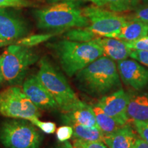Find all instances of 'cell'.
Returning <instances> with one entry per match:
<instances>
[{"mask_svg": "<svg viewBox=\"0 0 148 148\" xmlns=\"http://www.w3.org/2000/svg\"><path fill=\"white\" fill-rule=\"evenodd\" d=\"M79 90L101 97L121 88L117 66L113 60L101 56L75 74Z\"/></svg>", "mask_w": 148, "mask_h": 148, "instance_id": "1", "label": "cell"}, {"mask_svg": "<svg viewBox=\"0 0 148 148\" xmlns=\"http://www.w3.org/2000/svg\"><path fill=\"white\" fill-rule=\"evenodd\" d=\"M97 6L115 12L135 10L140 0H90Z\"/></svg>", "mask_w": 148, "mask_h": 148, "instance_id": "19", "label": "cell"}, {"mask_svg": "<svg viewBox=\"0 0 148 148\" xmlns=\"http://www.w3.org/2000/svg\"><path fill=\"white\" fill-rule=\"evenodd\" d=\"M36 76L62 112L71 110L81 101L64 75L46 58L40 59Z\"/></svg>", "mask_w": 148, "mask_h": 148, "instance_id": "4", "label": "cell"}, {"mask_svg": "<svg viewBox=\"0 0 148 148\" xmlns=\"http://www.w3.org/2000/svg\"><path fill=\"white\" fill-rule=\"evenodd\" d=\"M135 130L139 135L140 138L148 143V123L143 121H133Z\"/></svg>", "mask_w": 148, "mask_h": 148, "instance_id": "28", "label": "cell"}, {"mask_svg": "<svg viewBox=\"0 0 148 148\" xmlns=\"http://www.w3.org/2000/svg\"><path fill=\"white\" fill-rule=\"evenodd\" d=\"M52 47L62 70L69 77L73 76L103 56L101 48L93 40L77 42L62 40L53 44Z\"/></svg>", "mask_w": 148, "mask_h": 148, "instance_id": "2", "label": "cell"}, {"mask_svg": "<svg viewBox=\"0 0 148 148\" xmlns=\"http://www.w3.org/2000/svg\"><path fill=\"white\" fill-rule=\"evenodd\" d=\"M73 134V127L71 125H63L56 130V137L60 142H65L70 139Z\"/></svg>", "mask_w": 148, "mask_h": 148, "instance_id": "27", "label": "cell"}, {"mask_svg": "<svg viewBox=\"0 0 148 148\" xmlns=\"http://www.w3.org/2000/svg\"><path fill=\"white\" fill-rule=\"evenodd\" d=\"M3 81H4V79H3L2 71H1V65H0V86H1V84H2V82H3Z\"/></svg>", "mask_w": 148, "mask_h": 148, "instance_id": "34", "label": "cell"}, {"mask_svg": "<svg viewBox=\"0 0 148 148\" xmlns=\"http://www.w3.org/2000/svg\"><path fill=\"white\" fill-rule=\"evenodd\" d=\"M132 148H148V143L142 138H138Z\"/></svg>", "mask_w": 148, "mask_h": 148, "instance_id": "31", "label": "cell"}, {"mask_svg": "<svg viewBox=\"0 0 148 148\" xmlns=\"http://www.w3.org/2000/svg\"><path fill=\"white\" fill-rule=\"evenodd\" d=\"M117 69L120 78L125 85L136 90L148 87V69L132 60L118 61Z\"/></svg>", "mask_w": 148, "mask_h": 148, "instance_id": "10", "label": "cell"}, {"mask_svg": "<svg viewBox=\"0 0 148 148\" xmlns=\"http://www.w3.org/2000/svg\"><path fill=\"white\" fill-rule=\"evenodd\" d=\"M38 56L29 47L10 45L0 55V65L3 79L9 84H20L27 70L38 60Z\"/></svg>", "mask_w": 148, "mask_h": 148, "instance_id": "5", "label": "cell"}, {"mask_svg": "<svg viewBox=\"0 0 148 148\" xmlns=\"http://www.w3.org/2000/svg\"><path fill=\"white\" fill-rule=\"evenodd\" d=\"M52 34H39V35H33L25 38H22L18 40L16 44L26 46V47H32V46L38 45V44L46 41L52 36Z\"/></svg>", "mask_w": 148, "mask_h": 148, "instance_id": "22", "label": "cell"}, {"mask_svg": "<svg viewBox=\"0 0 148 148\" xmlns=\"http://www.w3.org/2000/svg\"><path fill=\"white\" fill-rule=\"evenodd\" d=\"M63 144H62V145L59 146L58 148H74L73 146L71 144V143L67 141V140L65 142H63Z\"/></svg>", "mask_w": 148, "mask_h": 148, "instance_id": "32", "label": "cell"}, {"mask_svg": "<svg viewBox=\"0 0 148 148\" xmlns=\"http://www.w3.org/2000/svg\"><path fill=\"white\" fill-rule=\"evenodd\" d=\"M92 110L95 115V119L99 129L103 132V136H107L118 130L122 126L113 118L108 116L104 112L100 106L95 103L92 106Z\"/></svg>", "mask_w": 148, "mask_h": 148, "instance_id": "18", "label": "cell"}, {"mask_svg": "<svg viewBox=\"0 0 148 148\" xmlns=\"http://www.w3.org/2000/svg\"><path fill=\"white\" fill-rule=\"evenodd\" d=\"M66 39L77 42H88L98 38L85 27L71 29L65 34Z\"/></svg>", "mask_w": 148, "mask_h": 148, "instance_id": "21", "label": "cell"}, {"mask_svg": "<svg viewBox=\"0 0 148 148\" xmlns=\"http://www.w3.org/2000/svg\"><path fill=\"white\" fill-rule=\"evenodd\" d=\"M10 43H11L10 42L5 41V40L0 39V47H3V46H5V45H9V44H10Z\"/></svg>", "mask_w": 148, "mask_h": 148, "instance_id": "33", "label": "cell"}, {"mask_svg": "<svg viewBox=\"0 0 148 148\" xmlns=\"http://www.w3.org/2000/svg\"><path fill=\"white\" fill-rule=\"evenodd\" d=\"M0 8V39L12 42L27 34L26 25L20 18Z\"/></svg>", "mask_w": 148, "mask_h": 148, "instance_id": "12", "label": "cell"}, {"mask_svg": "<svg viewBox=\"0 0 148 148\" xmlns=\"http://www.w3.org/2000/svg\"><path fill=\"white\" fill-rule=\"evenodd\" d=\"M32 5L28 0H0V8H26Z\"/></svg>", "mask_w": 148, "mask_h": 148, "instance_id": "25", "label": "cell"}, {"mask_svg": "<svg viewBox=\"0 0 148 148\" xmlns=\"http://www.w3.org/2000/svg\"><path fill=\"white\" fill-rule=\"evenodd\" d=\"M41 140V134L32 123L10 120L0 127V141L7 148H39Z\"/></svg>", "mask_w": 148, "mask_h": 148, "instance_id": "6", "label": "cell"}, {"mask_svg": "<svg viewBox=\"0 0 148 148\" xmlns=\"http://www.w3.org/2000/svg\"><path fill=\"white\" fill-rule=\"evenodd\" d=\"M0 114L29 121L40 115L38 108L23 89L16 86H10L0 92Z\"/></svg>", "mask_w": 148, "mask_h": 148, "instance_id": "7", "label": "cell"}, {"mask_svg": "<svg viewBox=\"0 0 148 148\" xmlns=\"http://www.w3.org/2000/svg\"><path fill=\"white\" fill-rule=\"evenodd\" d=\"M130 95L122 88L103 96L97 103L108 116L113 118L120 125L129 123L127 116V107Z\"/></svg>", "mask_w": 148, "mask_h": 148, "instance_id": "9", "label": "cell"}, {"mask_svg": "<svg viewBox=\"0 0 148 148\" xmlns=\"http://www.w3.org/2000/svg\"><path fill=\"white\" fill-rule=\"evenodd\" d=\"M127 116L129 122L138 121L148 123V94L130 95Z\"/></svg>", "mask_w": 148, "mask_h": 148, "instance_id": "16", "label": "cell"}, {"mask_svg": "<svg viewBox=\"0 0 148 148\" xmlns=\"http://www.w3.org/2000/svg\"><path fill=\"white\" fill-rule=\"evenodd\" d=\"M22 89L38 109L56 110L58 108L56 101L40 83L36 75H31L25 79Z\"/></svg>", "mask_w": 148, "mask_h": 148, "instance_id": "11", "label": "cell"}, {"mask_svg": "<svg viewBox=\"0 0 148 148\" xmlns=\"http://www.w3.org/2000/svg\"><path fill=\"white\" fill-rule=\"evenodd\" d=\"M92 40L101 48L103 56L112 60L121 61L130 56L131 49L124 40L109 37H98Z\"/></svg>", "mask_w": 148, "mask_h": 148, "instance_id": "14", "label": "cell"}, {"mask_svg": "<svg viewBox=\"0 0 148 148\" xmlns=\"http://www.w3.org/2000/svg\"><path fill=\"white\" fill-rule=\"evenodd\" d=\"M29 121L33 123L35 126L38 127L40 130L45 134H53L56 130V125L53 122L42 121L39 120L38 118H34Z\"/></svg>", "mask_w": 148, "mask_h": 148, "instance_id": "23", "label": "cell"}, {"mask_svg": "<svg viewBox=\"0 0 148 148\" xmlns=\"http://www.w3.org/2000/svg\"><path fill=\"white\" fill-rule=\"evenodd\" d=\"M82 12L89 21V25L86 28L97 37L115 38L127 21V17L118 12L97 5L86 7Z\"/></svg>", "mask_w": 148, "mask_h": 148, "instance_id": "8", "label": "cell"}, {"mask_svg": "<svg viewBox=\"0 0 148 148\" xmlns=\"http://www.w3.org/2000/svg\"><path fill=\"white\" fill-rule=\"evenodd\" d=\"M148 35V24L135 19H130L120 29L115 38L133 41Z\"/></svg>", "mask_w": 148, "mask_h": 148, "instance_id": "17", "label": "cell"}, {"mask_svg": "<svg viewBox=\"0 0 148 148\" xmlns=\"http://www.w3.org/2000/svg\"><path fill=\"white\" fill-rule=\"evenodd\" d=\"M37 26L40 29L63 30L70 28L85 27L89 21L75 3L63 1L35 12Z\"/></svg>", "mask_w": 148, "mask_h": 148, "instance_id": "3", "label": "cell"}, {"mask_svg": "<svg viewBox=\"0 0 148 148\" xmlns=\"http://www.w3.org/2000/svg\"><path fill=\"white\" fill-rule=\"evenodd\" d=\"M62 119L64 123L69 125L77 123L99 128L92 106L82 101L71 110L63 112Z\"/></svg>", "mask_w": 148, "mask_h": 148, "instance_id": "13", "label": "cell"}, {"mask_svg": "<svg viewBox=\"0 0 148 148\" xmlns=\"http://www.w3.org/2000/svg\"><path fill=\"white\" fill-rule=\"evenodd\" d=\"M125 42L127 47L132 50L148 51V36L133 41Z\"/></svg>", "mask_w": 148, "mask_h": 148, "instance_id": "26", "label": "cell"}, {"mask_svg": "<svg viewBox=\"0 0 148 148\" xmlns=\"http://www.w3.org/2000/svg\"><path fill=\"white\" fill-rule=\"evenodd\" d=\"M72 127L73 129L74 138L87 141H103L104 136L99 128L77 123H74Z\"/></svg>", "mask_w": 148, "mask_h": 148, "instance_id": "20", "label": "cell"}, {"mask_svg": "<svg viewBox=\"0 0 148 148\" xmlns=\"http://www.w3.org/2000/svg\"><path fill=\"white\" fill-rule=\"evenodd\" d=\"M89 1H90V0H89Z\"/></svg>", "mask_w": 148, "mask_h": 148, "instance_id": "35", "label": "cell"}, {"mask_svg": "<svg viewBox=\"0 0 148 148\" xmlns=\"http://www.w3.org/2000/svg\"><path fill=\"white\" fill-rule=\"evenodd\" d=\"M130 19H135L148 24V5L135 9V12L131 15Z\"/></svg>", "mask_w": 148, "mask_h": 148, "instance_id": "29", "label": "cell"}, {"mask_svg": "<svg viewBox=\"0 0 148 148\" xmlns=\"http://www.w3.org/2000/svg\"><path fill=\"white\" fill-rule=\"evenodd\" d=\"M130 57L138 61L148 67V51L132 50L131 49Z\"/></svg>", "mask_w": 148, "mask_h": 148, "instance_id": "30", "label": "cell"}, {"mask_svg": "<svg viewBox=\"0 0 148 148\" xmlns=\"http://www.w3.org/2000/svg\"><path fill=\"white\" fill-rule=\"evenodd\" d=\"M138 138L134 128L126 123L112 134L103 136V142L109 148H132Z\"/></svg>", "mask_w": 148, "mask_h": 148, "instance_id": "15", "label": "cell"}, {"mask_svg": "<svg viewBox=\"0 0 148 148\" xmlns=\"http://www.w3.org/2000/svg\"><path fill=\"white\" fill-rule=\"evenodd\" d=\"M74 148H108L103 141H87L77 138L73 140Z\"/></svg>", "mask_w": 148, "mask_h": 148, "instance_id": "24", "label": "cell"}]
</instances>
